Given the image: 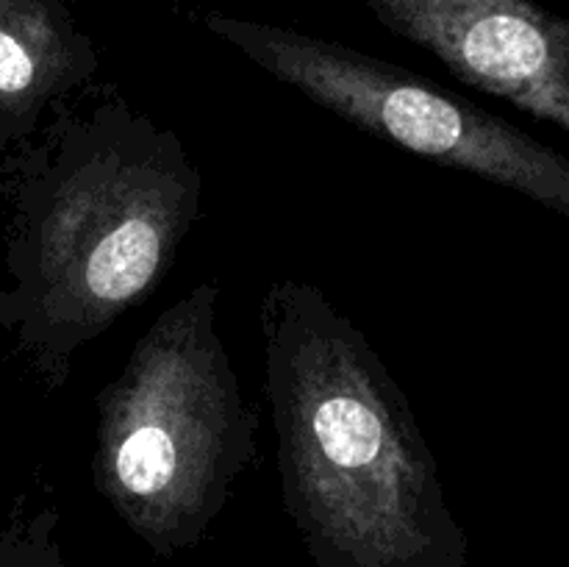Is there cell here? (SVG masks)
Listing matches in <instances>:
<instances>
[{
    "label": "cell",
    "mask_w": 569,
    "mask_h": 567,
    "mask_svg": "<svg viewBox=\"0 0 569 567\" xmlns=\"http://www.w3.org/2000/svg\"><path fill=\"white\" fill-rule=\"evenodd\" d=\"M0 328L50 389L159 289L198 226L203 176L181 133L89 83L11 156Z\"/></svg>",
    "instance_id": "obj_1"
},
{
    "label": "cell",
    "mask_w": 569,
    "mask_h": 567,
    "mask_svg": "<svg viewBox=\"0 0 569 567\" xmlns=\"http://www.w3.org/2000/svg\"><path fill=\"white\" fill-rule=\"evenodd\" d=\"M283 509L317 567H467V534L398 378L300 278L261 298Z\"/></svg>",
    "instance_id": "obj_2"
},
{
    "label": "cell",
    "mask_w": 569,
    "mask_h": 567,
    "mask_svg": "<svg viewBox=\"0 0 569 567\" xmlns=\"http://www.w3.org/2000/svg\"><path fill=\"white\" fill-rule=\"evenodd\" d=\"M220 300L217 281L183 292L94 395V493L161 559L206 537L259 459V415L228 356Z\"/></svg>",
    "instance_id": "obj_3"
},
{
    "label": "cell",
    "mask_w": 569,
    "mask_h": 567,
    "mask_svg": "<svg viewBox=\"0 0 569 567\" xmlns=\"http://www.w3.org/2000/svg\"><path fill=\"white\" fill-rule=\"evenodd\" d=\"M198 22L359 131L511 189L569 220V156L495 111L337 39L214 9L198 11Z\"/></svg>",
    "instance_id": "obj_4"
},
{
    "label": "cell",
    "mask_w": 569,
    "mask_h": 567,
    "mask_svg": "<svg viewBox=\"0 0 569 567\" xmlns=\"http://www.w3.org/2000/svg\"><path fill=\"white\" fill-rule=\"evenodd\" d=\"M461 83L569 133V17L537 0H365Z\"/></svg>",
    "instance_id": "obj_5"
},
{
    "label": "cell",
    "mask_w": 569,
    "mask_h": 567,
    "mask_svg": "<svg viewBox=\"0 0 569 567\" xmlns=\"http://www.w3.org/2000/svg\"><path fill=\"white\" fill-rule=\"evenodd\" d=\"M98 70L94 42L64 0H0V148L37 137Z\"/></svg>",
    "instance_id": "obj_6"
}]
</instances>
